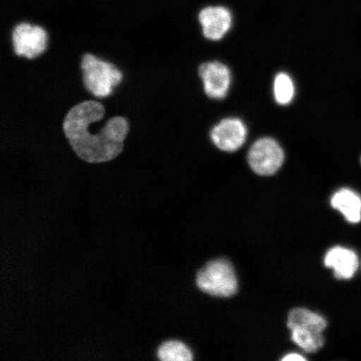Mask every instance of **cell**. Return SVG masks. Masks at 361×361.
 Segmentation results:
<instances>
[{"label": "cell", "instance_id": "obj_1", "mask_svg": "<svg viewBox=\"0 0 361 361\" xmlns=\"http://www.w3.org/2000/svg\"><path fill=\"white\" fill-rule=\"evenodd\" d=\"M106 107L97 99L78 104L68 111L63 130L70 145L80 159L102 164L123 152L130 130L124 116L104 119Z\"/></svg>", "mask_w": 361, "mask_h": 361}, {"label": "cell", "instance_id": "obj_2", "mask_svg": "<svg viewBox=\"0 0 361 361\" xmlns=\"http://www.w3.org/2000/svg\"><path fill=\"white\" fill-rule=\"evenodd\" d=\"M80 68L84 87L96 99L111 96L124 78L123 72L115 64L92 53L84 54Z\"/></svg>", "mask_w": 361, "mask_h": 361}, {"label": "cell", "instance_id": "obj_3", "mask_svg": "<svg viewBox=\"0 0 361 361\" xmlns=\"http://www.w3.org/2000/svg\"><path fill=\"white\" fill-rule=\"evenodd\" d=\"M197 284L202 291L216 297L232 296L238 288L233 266L224 259L212 261L201 269L197 273Z\"/></svg>", "mask_w": 361, "mask_h": 361}, {"label": "cell", "instance_id": "obj_4", "mask_svg": "<svg viewBox=\"0 0 361 361\" xmlns=\"http://www.w3.org/2000/svg\"><path fill=\"white\" fill-rule=\"evenodd\" d=\"M11 39L16 55L30 60L42 56L48 49L47 30L28 21L18 23L13 27Z\"/></svg>", "mask_w": 361, "mask_h": 361}, {"label": "cell", "instance_id": "obj_5", "mask_svg": "<svg viewBox=\"0 0 361 361\" xmlns=\"http://www.w3.org/2000/svg\"><path fill=\"white\" fill-rule=\"evenodd\" d=\"M284 153L279 144L272 138L258 140L248 153L251 169L261 176L273 175L281 168Z\"/></svg>", "mask_w": 361, "mask_h": 361}, {"label": "cell", "instance_id": "obj_6", "mask_svg": "<svg viewBox=\"0 0 361 361\" xmlns=\"http://www.w3.org/2000/svg\"><path fill=\"white\" fill-rule=\"evenodd\" d=\"M198 21L206 39L219 40L231 29L233 16L228 8L224 6H207L198 13Z\"/></svg>", "mask_w": 361, "mask_h": 361}, {"label": "cell", "instance_id": "obj_7", "mask_svg": "<svg viewBox=\"0 0 361 361\" xmlns=\"http://www.w3.org/2000/svg\"><path fill=\"white\" fill-rule=\"evenodd\" d=\"M247 129L243 121L236 118H228L221 121L212 130L211 138L220 150L234 152L245 142Z\"/></svg>", "mask_w": 361, "mask_h": 361}, {"label": "cell", "instance_id": "obj_8", "mask_svg": "<svg viewBox=\"0 0 361 361\" xmlns=\"http://www.w3.org/2000/svg\"><path fill=\"white\" fill-rule=\"evenodd\" d=\"M207 96L223 99L228 93L231 81L228 68L219 62L204 63L198 70Z\"/></svg>", "mask_w": 361, "mask_h": 361}, {"label": "cell", "instance_id": "obj_9", "mask_svg": "<svg viewBox=\"0 0 361 361\" xmlns=\"http://www.w3.org/2000/svg\"><path fill=\"white\" fill-rule=\"evenodd\" d=\"M324 264L334 270L337 279H350L355 276L359 268V259L353 250L335 247L324 257Z\"/></svg>", "mask_w": 361, "mask_h": 361}, {"label": "cell", "instance_id": "obj_10", "mask_svg": "<svg viewBox=\"0 0 361 361\" xmlns=\"http://www.w3.org/2000/svg\"><path fill=\"white\" fill-rule=\"evenodd\" d=\"M334 209L340 211L350 224L361 221V197L350 188H341L334 194L331 200Z\"/></svg>", "mask_w": 361, "mask_h": 361}, {"label": "cell", "instance_id": "obj_11", "mask_svg": "<svg viewBox=\"0 0 361 361\" xmlns=\"http://www.w3.org/2000/svg\"><path fill=\"white\" fill-rule=\"evenodd\" d=\"M288 326L290 329L300 328L322 333L327 326V322L322 316L308 310L295 309L288 315Z\"/></svg>", "mask_w": 361, "mask_h": 361}, {"label": "cell", "instance_id": "obj_12", "mask_svg": "<svg viewBox=\"0 0 361 361\" xmlns=\"http://www.w3.org/2000/svg\"><path fill=\"white\" fill-rule=\"evenodd\" d=\"M291 332L292 341L308 353H314L322 348L324 341L322 333L300 328L292 329Z\"/></svg>", "mask_w": 361, "mask_h": 361}, {"label": "cell", "instance_id": "obj_13", "mask_svg": "<svg viewBox=\"0 0 361 361\" xmlns=\"http://www.w3.org/2000/svg\"><path fill=\"white\" fill-rule=\"evenodd\" d=\"M158 358L164 361H190L192 354L183 343L178 341L164 342L157 350Z\"/></svg>", "mask_w": 361, "mask_h": 361}, {"label": "cell", "instance_id": "obj_14", "mask_svg": "<svg viewBox=\"0 0 361 361\" xmlns=\"http://www.w3.org/2000/svg\"><path fill=\"white\" fill-rule=\"evenodd\" d=\"M275 101L279 105L286 106L290 104L295 96V87L290 78L286 73H279L275 78L274 84Z\"/></svg>", "mask_w": 361, "mask_h": 361}, {"label": "cell", "instance_id": "obj_15", "mask_svg": "<svg viewBox=\"0 0 361 361\" xmlns=\"http://www.w3.org/2000/svg\"><path fill=\"white\" fill-rule=\"evenodd\" d=\"M283 360H284V361H296V360L304 361V360H305V358L299 354H293H293L287 355L286 356V357L283 358Z\"/></svg>", "mask_w": 361, "mask_h": 361}, {"label": "cell", "instance_id": "obj_16", "mask_svg": "<svg viewBox=\"0 0 361 361\" xmlns=\"http://www.w3.org/2000/svg\"><path fill=\"white\" fill-rule=\"evenodd\" d=\"M135 31H141V30H135ZM130 32H133V31H130ZM130 33V32H128ZM128 33H126V35H128Z\"/></svg>", "mask_w": 361, "mask_h": 361}]
</instances>
